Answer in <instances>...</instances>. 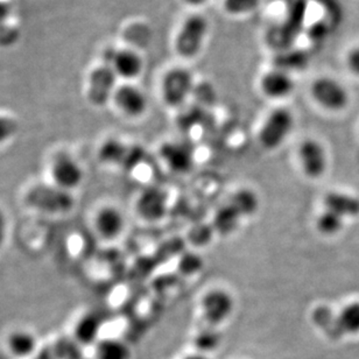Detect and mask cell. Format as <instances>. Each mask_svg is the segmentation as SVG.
Here are the masks:
<instances>
[{
    "instance_id": "1",
    "label": "cell",
    "mask_w": 359,
    "mask_h": 359,
    "mask_svg": "<svg viewBox=\"0 0 359 359\" xmlns=\"http://www.w3.org/2000/svg\"><path fill=\"white\" fill-rule=\"evenodd\" d=\"M25 203L42 214L66 215L75 207V197L72 191L62 189L54 183H38L25 194Z\"/></svg>"
},
{
    "instance_id": "2",
    "label": "cell",
    "mask_w": 359,
    "mask_h": 359,
    "mask_svg": "<svg viewBox=\"0 0 359 359\" xmlns=\"http://www.w3.org/2000/svg\"><path fill=\"white\" fill-rule=\"evenodd\" d=\"M294 128V116L288 109L280 107L269 114L259 132L260 144L266 149H276L286 142Z\"/></svg>"
},
{
    "instance_id": "3",
    "label": "cell",
    "mask_w": 359,
    "mask_h": 359,
    "mask_svg": "<svg viewBox=\"0 0 359 359\" xmlns=\"http://www.w3.org/2000/svg\"><path fill=\"white\" fill-rule=\"evenodd\" d=\"M209 31V22L203 15H191L183 22L175 40L177 53L183 57H194L201 52Z\"/></svg>"
},
{
    "instance_id": "4",
    "label": "cell",
    "mask_w": 359,
    "mask_h": 359,
    "mask_svg": "<svg viewBox=\"0 0 359 359\" xmlns=\"http://www.w3.org/2000/svg\"><path fill=\"white\" fill-rule=\"evenodd\" d=\"M311 96L325 110L339 112L348 107V90L332 77H318L311 86Z\"/></svg>"
},
{
    "instance_id": "5",
    "label": "cell",
    "mask_w": 359,
    "mask_h": 359,
    "mask_svg": "<svg viewBox=\"0 0 359 359\" xmlns=\"http://www.w3.org/2000/svg\"><path fill=\"white\" fill-rule=\"evenodd\" d=\"M53 183L62 189L73 191L82 184L83 168L68 153H57L50 166Z\"/></svg>"
},
{
    "instance_id": "6",
    "label": "cell",
    "mask_w": 359,
    "mask_h": 359,
    "mask_svg": "<svg viewBox=\"0 0 359 359\" xmlns=\"http://www.w3.org/2000/svg\"><path fill=\"white\" fill-rule=\"evenodd\" d=\"M98 156L100 161L107 165L132 170L140 163L144 152L139 146H128L117 139H109L100 146Z\"/></svg>"
},
{
    "instance_id": "7",
    "label": "cell",
    "mask_w": 359,
    "mask_h": 359,
    "mask_svg": "<svg viewBox=\"0 0 359 359\" xmlns=\"http://www.w3.org/2000/svg\"><path fill=\"white\" fill-rule=\"evenodd\" d=\"M203 318L210 327H217L228 321L233 313L235 301L231 294L224 290H212L202 299Z\"/></svg>"
},
{
    "instance_id": "8",
    "label": "cell",
    "mask_w": 359,
    "mask_h": 359,
    "mask_svg": "<svg viewBox=\"0 0 359 359\" xmlns=\"http://www.w3.org/2000/svg\"><path fill=\"white\" fill-rule=\"evenodd\" d=\"M194 87L193 75L183 68L166 74L163 82V100L170 107H179L186 102Z\"/></svg>"
},
{
    "instance_id": "9",
    "label": "cell",
    "mask_w": 359,
    "mask_h": 359,
    "mask_svg": "<svg viewBox=\"0 0 359 359\" xmlns=\"http://www.w3.org/2000/svg\"><path fill=\"white\" fill-rule=\"evenodd\" d=\"M304 173L311 179L321 177L328 167V156L325 146L315 139H306L297 151Z\"/></svg>"
},
{
    "instance_id": "10",
    "label": "cell",
    "mask_w": 359,
    "mask_h": 359,
    "mask_svg": "<svg viewBox=\"0 0 359 359\" xmlns=\"http://www.w3.org/2000/svg\"><path fill=\"white\" fill-rule=\"evenodd\" d=\"M116 79L114 70L107 65H102L93 70L89 79L88 97L93 105L102 107L110 100L116 93Z\"/></svg>"
},
{
    "instance_id": "11",
    "label": "cell",
    "mask_w": 359,
    "mask_h": 359,
    "mask_svg": "<svg viewBox=\"0 0 359 359\" xmlns=\"http://www.w3.org/2000/svg\"><path fill=\"white\" fill-rule=\"evenodd\" d=\"M104 65L110 66L117 76L123 79H135L142 73V60L137 53L130 49L107 48L104 52Z\"/></svg>"
},
{
    "instance_id": "12",
    "label": "cell",
    "mask_w": 359,
    "mask_h": 359,
    "mask_svg": "<svg viewBox=\"0 0 359 359\" xmlns=\"http://www.w3.org/2000/svg\"><path fill=\"white\" fill-rule=\"evenodd\" d=\"M168 197L165 190L151 187L142 191L137 201V210L146 221H159L165 216Z\"/></svg>"
},
{
    "instance_id": "13",
    "label": "cell",
    "mask_w": 359,
    "mask_h": 359,
    "mask_svg": "<svg viewBox=\"0 0 359 359\" xmlns=\"http://www.w3.org/2000/svg\"><path fill=\"white\" fill-rule=\"evenodd\" d=\"M160 156L170 170L175 173H188L194 165V152L184 142H166L161 146Z\"/></svg>"
},
{
    "instance_id": "14",
    "label": "cell",
    "mask_w": 359,
    "mask_h": 359,
    "mask_svg": "<svg viewBox=\"0 0 359 359\" xmlns=\"http://www.w3.org/2000/svg\"><path fill=\"white\" fill-rule=\"evenodd\" d=\"M114 102L118 109L130 117H139L145 114L147 98L138 87L125 84L114 93Z\"/></svg>"
},
{
    "instance_id": "15",
    "label": "cell",
    "mask_w": 359,
    "mask_h": 359,
    "mask_svg": "<svg viewBox=\"0 0 359 359\" xmlns=\"http://www.w3.org/2000/svg\"><path fill=\"white\" fill-rule=\"evenodd\" d=\"M95 226L104 239H116L124 231L125 218L114 207H104L97 212Z\"/></svg>"
},
{
    "instance_id": "16",
    "label": "cell",
    "mask_w": 359,
    "mask_h": 359,
    "mask_svg": "<svg viewBox=\"0 0 359 359\" xmlns=\"http://www.w3.org/2000/svg\"><path fill=\"white\" fill-rule=\"evenodd\" d=\"M260 88L269 98L281 100L293 93L295 84L292 77L283 70H273L264 75Z\"/></svg>"
},
{
    "instance_id": "17",
    "label": "cell",
    "mask_w": 359,
    "mask_h": 359,
    "mask_svg": "<svg viewBox=\"0 0 359 359\" xmlns=\"http://www.w3.org/2000/svg\"><path fill=\"white\" fill-rule=\"evenodd\" d=\"M325 207L342 218L359 216V198L348 194L332 191L325 197Z\"/></svg>"
},
{
    "instance_id": "18",
    "label": "cell",
    "mask_w": 359,
    "mask_h": 359,
    "mask_svg": "<svg viewBox=\"0 0 359 359\" xmlns=\"http://www.w3.org/2000/svg\"><path fill=\"white\" fill-rule=\"evenodd\" d=\"M100 327H102V321L98 318V315L89 313L77 321L75 325V339L77 343L89 346L93 344L98 337Z\"/></svg>"
},
{
    "instance_id": "19",
    "label": "cell",
    "mask_w": 359,
    "mask_h": 359,
    "mask_svg": "<svg viewBox=\"0 0 359 359\" xmlns=\"http://www.w3.org/2000/svg\"><path fill=\"white\" fill-rule=\"evenodd\" d=\"M242 219V216L232 204H225L215 215L214 229L221 235H230L237 230Z\"/></svg>"
},
{
    "instance_id": "20",
    "label": "cell",
    "mask_w": 359,
    "mask_h": 359,
    "mask_svg": "<svg viewBox=\"0 0 359 359\" xmlns=\"http://www.w3.org/2000/svg\"><path fill=\"white\" fill-rule=\"evenodd\" d=\"M336 330L343 335L359 334V302L348 304L336 318Z\"/></svg>"
},
{
    "instance_id": "21",
    "label": "cell",
    "mask_w": 359,
    "mask_h": 359,
    "mask_svg": "<svg viewBox=\"0 0 359 359\" xmlns=\"http://www.w3.org/2000/svg\"><path fill=\"white\" fill-rule=\"evenodd\" d=\"M7 344L14 356L27 357L34 353L38 343L34 335H32L31 332L18 330L8 336Z\"/></svg>"
},
{
    "instance_id": "22",
    "label": "cell",
    "mask_w": 359,
    "mask_h": 359,
    "mask_svg": "<svg viewBox=\"0 0 359 359\" xmlns=\"http://www.w3.org/2000/svg\"><path fill=\"white\" fill-rule=\"evenodd\" d=\"M96 357L97 359H130L131 353L128 346L119 339H104L97 346Z\"/></svg>"
},
{
    "instance_id": "23",
    "label": "cell",
    "mask_w": 359,
    "mask_h": 359,
    "mask_svg": "<svg viewBox=\"0 0 359 359\" xmlns=\"http://www.w3.org/2000/svg\"><path fill=\"white\" fill-rule=\"evenodd\" d=\"M229 203L232 204L241 216L244 218L256 214L259 201H258L256 193H253L252 190L241 189L233 194V196L231 197Z\"/></svg>"
},
{
    "instance_id": "24",
    "label": "cell",
    "mask_w": 359,
    "mask_h": 359,
    "mask_svg": "<svg viewBox=\"0 0 359 359\" xmlns=\"http://www.w3.org/2000/svg\"><path fill=\"white\" fill-rule=\"evenodd\" d=\"M343 225L344 218L327 209L316 219V229L323 236L337 235L342 230Z\"/></svg>"
},
{
    "instance_id": "25",
    "label": "cell",
    "mask_w": 359,
    "mask_h": 359,
    "mask_svg": "<svg viewBox=\"0 0 359 359\" xmlns=\"http://www.w3.org/2000/svg\"><path fill=\"white\" fill-rule=\"evenodd\" d=\"M215 327L203 329L197 334L195 337V346L198 353L207 355L208 353H212L217 350L221 346L222 337L219 332L215 330Z\"/></svg>"
},
{
    "instance_id": "26",
    "label": "cell",
    "mask_w": 359,
    "mask_h": 359,
    "mask_svg": "<svg viewBox=\"0 0 359 359\" xmlns=\"http://www.w3.org/2000/svg\"><path fill=\"white\" fill-rule=\"evenodd\" d=\"M203 267V260L196 253H186L181 257L179 269L184 276H194Z\"/></svg>"
},
{
    "instance_id": "27",
    "label": "cell",
    "mask_w": 359,
    "mask_h": 359,
    "mask_svg": "<svg viewBox=\"0 0 359 359\" xmlns=\"http://www.w3.org/2000/svg\"><path fill=\"white\" fill-rule=\"evenodd\" d=\"M259 0H225L224 6L230 14H245L256 10Z\"/></svg>"
},
{
    "instance_id": "28",
    "label": "cell",
    "mask_w": 359,
    "mask_h": 359,
    "mask_svg": "<svg viewBox=\"0 0 359 359\" xmlns=\"http://www.w3.org/2000/svg\"><path fill=\"white\" fill-rule=\"evenodd\" d=\"M18 131V123L13 118L0 116V146L13 138Z\"/></svg>"
},
{
    "instance_id": "29",
    "label": "cell",
    "mask_w": 359,
    "mask_h": 359,
    "mask_svg": "<svg viewBox=\"0 0 359 359\" xmlns=\"http://www.w3.org/2000/svg\"><path fill=\"white\" fill-rule=\"evenodd\" d=\"M18 38H19V32L17 28L8 26V25H5L0 28V46L7 47V46L13 45Z\"/></svg>"
},
{
    "instance_id": "30",
    "label": "cell",
    "mask_w": 359,
    "mask_h": 359,
    "mask_svg": "<svg viewBox=\"0 0 359 359\" xmlns=\"http://www.w3.org/2000/svg\"><path fill=\"white\" fill-rule=\"evenodd\" d=\"M346 66L348 69L359 77V46L351 49L346 56Z\"/></svg>"
},
{
    "instance_id": "31",
    "label": "cell",
    "mask_w": 359,
    "mask_h": 359,
    "mask_svg": "<svg viewBox=\"0 0 359 359\" xmlns=\"http://www.w3.org/2000/svg\"><path fill=\"white\" fill-rule=\"evenodd\" d=\"M204 228H205V226H200V228L194 229L193 232L190 233V238H191L194 243H196V244H204V243L208 242V241L210 239V231L202 233V232L204 231Z\"/></svg>"
},
{
    "instance_id": "32",
    "label": "cell",
    "mask_w": 359,
    "mask_h": 359,
    "mask_svg": "<svg viewBox=\"0 0 359 359\" xmlns=\"http://www.w3.org/2000/svg\"><path fill=\"white\" fill-rule=\"evenodd\" d=\"M7 219L3 211L0 210V250L3 249L6 242Z\"/></svg>"
},
{
    "instance_id": "33",
    "label": "cell",
    "mask_w": 359,
    "mask_h": 359,
    "mask_svg": "<svg viewBox=\"0 0 359 359\" xmlns=\"http://www.w3.org/2000/svg\"><path fill=\"white\" fill-rule=\"evenodd\" d=\"M11 15V7L6 1L0 0V28L7 25V20Z\"/></svg>"
},
{
    "instance_id": "34",
    "label": "cell",
    "mask_w": 359,
    "mask_h": 359,
    "mask_svg": "<svg viewBox=\"0 0 359 359\" xmlns=\"http://www.w3.org/2000/svg\"><path fill=\"white\" fill-rule=\"evenodd\" d=\"M34 359H57L56 358L55 353H52L50 350H43L42 353H39L38 356Z\"/></svg>"
},
{
    "instance_id": "35",
    "label": "cell",
    "mask_w": 359,
    "mask_h": 359,
    "mask_svg": "<svg viewBox=\"0 0 359 359\" xmlns=\"http://www.w3.org/2000/svg\"><path fill=\"white\" fill-rule=\"evenodd\" d=\"M188 5H191V6H201V5H203V4L207 3L209 0H184Z\"/></svg>"
},
{
    "instance_id": "36",
    "label": "cell",
    "mask_w": 359,
    "mask_h": 359,
    "mask_svg": "<svg viewBox=\"0 0 359 359\" xmlns=\"http://www.w3.org/2000/svg\"><path fill=\"white\" fill-rule=\"evenodd\" d=\"M184 359H209L207 357V355H203V353H193V355H189V356H187Z\"/></svg>"
}]
</instances>
